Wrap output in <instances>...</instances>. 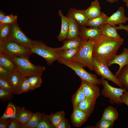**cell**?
I'll list each match as a JSON object with an SVG mask.
<instances>
[{"instance_id": "20", "label": "cell", "mask_w": 128, "mask_h": 128, "mask_svg": "<svg viewBox=\"0 0 128 128\" xmlns=\"http://www.w3.org/2000/svg\"><path fill=\"white\" fill-rule=\"evenodd\" d=\"M96 100L94 99L86 98L76 107L82 110L90 116L93 112Z\"/></svg>"}, {"instance_id": "17", "label": "cell", "mask_w": 128, "mask_h": 128, "mask_svg": "<svg viewBox=\"0 0 128 128\" xmlns=\"http://www.w3.org/2000/svg\"><path fill=\"white\" fill-rule=\"evenodd\" d=\"M101 35L98 27L87 28L82 26L81 28L79 36L82 39L94 40Z\"/></svg>"}, {"instance_id": "12", "label": "cell", "mask_w": 128, "mask_h": 128, "mask_svg": "<svg viewBox=\"0 0 128 128\" xmlns=\"http://www.w3.org/2000/svg\"><path fill=\"white\" fill-rule=\"evenodd\" d=\"M117 64L119 66V68L115 74L117 77L122 69L128 64V48H125L122 52L120 54L116 55L114 58L107 64L108 67L114 64Z\"/></svg>"}, {"instance_id": "21", "label": "cell", "mask_w": 128, "mask_h": 128, "mask_svg": "<svg viewBox=\"0 0 128 128\" xmlns=\"http://www.w3.org/2000/svg\"><path fill=\"white\" fill-rule=\"evenodd\" d=\"M84 11L89 19L98 17L102 13L100 4L98 0L93 1L90 6Z\"/></svg>"}, {"instance_id": "36", "label": "cell", "mask_w": 128, "mask_h": 128, "mask_svg": "<svg viewBox=\"0 0 128 128\" xmlns=\"http://www.w3.org/2000/svg\"><path fill=\"white\" fill-rule=\"evenodd\" d=\"M55 128L50 121L47 115L43 114L36 128Z\"/></svg>"}, {"instance_id": "35", "label": "cell", "mask_w": 128, "mask_h": 128, "mask_svg": "<svg viewBox=\"0 0 128 128\" xmlns=\"http://www.w3.org/2000/svg\"><path fill=\"white\" fill-rule=\"evenodd\" d=\"M31 90L28 77H24L17 88L16 94H19Z\"/></svg>"}, {"instance_id": "19", "label": "cell", "mask_w": 128, "mask_h": 128, "mask_svg": "<svg viewBox=\"0 0 128 128\" xmlns=\"http://www.w3.org/2000/svg\"><path fill=\"white\" fill-rule=\"evenodd\" d=\"M33 113L24 107L17 106L15 118L21 124L23 125L27 123L31 118Z\"/></svg>"}, {"instance_id": "31", "label": "cell", "mask_w": 128, "mask_h": 128, "mask_svg": "<svg viewBox=\"0 0 128 128\" xmlns=\"http://www.w3.org/2000/svg\"><path fill=\"white\" fill-rule=\"evenodd\" d=\"M16 107L12 103L9 102L4 114L0 119L15 118Z\"/></svg>"}, {"instance_id": "39", "label": "cell", "mask_w": 128, "mask_h": 128, "mask_svg": "<svg viewBox=\"0 0 128 128\" xmlns=\"http://www.w3.org/2000/svg\"><path fill=\"white\" fill-rule=\"evenodd\" d=\"M13 93L0 88V99L3 101L11 100L13 97Z\"/></svg>"}, {"instance_id": "26", "label": "cell", "mask_w": 128, "mask_h": 128, "mask_svg": "<svg viewBox=\"0 0 128 128\" xmlns=\"http://www.w3.org/2000/svg\"><path fill=\"white\" fill-rule=\"evenodd\" d=\"M82 41V39L79 36L77 37L67 40L63 42L61 46L64 50L80 47Z\"/></svg>"}, {"instance_id": "22", "label": "cell", "mask_w": 128, "mask_h": 128, "mask_svg": "<svg viewBox=\"0 0 128 128\" xmlns=\"http://www.w3.org/2000/svg\"><path fill=\"white\" fill-rule=\"evenodd\" d=\"M118 116V114L117 109L113 107L109 106L104 110L101 119L106 120L114 123Z\"/></svg>"}, {"instance_id": "9", "label": "cell", "mask_w": 128, "mask_h": 128, "mask_svg": "<svg viewBox=\"0 0 128 128\" xmlns=\"http://www.w3.org/2000/svg\"><path fill=\"white\" fill-rule=\"evenodd\" d=\"M8 40L15 41L30 48L34 41V40L30 39L23 33L19 26L17 21L12 24L11 32Z\"/></svg>"}, {"instance_id": "24", "label": "cell", "mask_w": 128, "mask_h": 128, "mask_svg": "<svg viewBox=\"0 0 128 128\" xmlns=\"http://www.w3.org/2000/svg\"><path fill=\"white\" fill-rule=\"evenodd\" d=\"M23 77L20 72L18 71L12 72L8 78L16 94V91L20 82Z\"/></svg>"}, {"instance_id": "32", "label": "cell", "mask_w": 128, "mask_h": 128, "mask_svg": "<svg viewBox=\"0 0 128 128\" xmlns=\"http://www.w3.org/2000/svg\"><path fill=\"white\" fill-rule=\"evenodd\" d=\"M42 75H36L27 77L31 90H33L41 86L42 82Z\"/></svg>"}, {"instance_id": "5", "label": "cell", "mask_w": 128, "mask_h": 128, "mask_svg": "<svg viewBox=\"0 0 128 128\" xmlns=\"http://www.w3.org/2000/svg\"><path fill=\"white\" fill-rule=\"evenodd\" d=\"M11 57L16 64L18 71L24 77L42 75L46 69L45 67L34 65L30 61L29 58L17 57Z\"/></svg>"}, {"instance_id": "2", "label": "cell", "mask_w": 128, "mask_h": 128, "mask_svg": "<svg viewBox=\"0 0 128 128\" xmlns=\"http://www.w3.org/2000/svg\"><path fill=\"white\" fill-rule=\"evenodd\" d=\"M33 53H35L42 57L49 65H51L54 61L60 58L64 50L61 47L52 48L46 45L43 42L34 40L33 45L30 47Z\"/></svg>"}, {"instance_id": "18", "label": "cell", "mask_w": 128, "mask_h": 128, "mask_svg": "<svg viewBox=\"0 0 128 128\" xmlns=\"http://www.w3.org/2000/svg\"><path fill=\"white\" fill-rule=\"evenodd\" d=\"M0 65L11 72L18 71L12 58L1 52H0Z\"/></svg>"}, {"instance_id": "38", "label": "cell", "mask_w": 128, "mask_h": 128, "mask_svg": "<svg viewBox=\"0 0 128 128\" xmlns=\"http://www.w3.org/2000/svg\"><path fill=\"white\" fill-rule=\"evenodd\" d=\"M0 88L15 93L14 89L8 80L0 76Z\"/></svg>"}, {"instance_id": "33", "label": "cell", "mask_w": 128, "mask_h": 128, "mask_svg": "<svg viewBox=\"0 0 128 128\" xmlns=\"http://www.w3.org/2000/svg\"><path fill=\"white\" fill-rule=\"evenodd\" d=\"M86 97L80 87L73 95L71 100L73 108L76 107L82 101L86 98Z\"/></svg>"}, {"instance_id": "16", "label": "cell", "mask_w": 128, "mask_h": 128, "mask_svg": "<svg viewBox=\"0 0 128 128\" xmlns=\"http://www.w3.org/2000/svg\"><path fill=\"white\" fill-rule=\"evenodd\" d=\"M116 27L115 25L105 23L98 28L101 35L111 38L121 39L122 38L117 32Z\"/></svg>"}, {"instance_id": "40", "label": "cell", "mask_w": 128, "mask_h": 128, "mask_svg": "<svg viewBox=\"0 0 128 128\" xmlns=\"http://www.w3.org/2000/svg\"><path fill=\"white\" fill-rule=\"evenodd\" d=\"M17 16L12 14L6 15L0 25L4 24H12L17 21Z\"/></svg>"}, {"instance_id": "27", "label": "cell", "mask_w": 128, "mask_h": 128, "mask_svg": "<svg viewBox=\"0 0 128 128\" xmlns=\"http://www.w3.org/2000/svg\"><path fill=\"white\" fill-rule=\"evenodd\" d=\"M47 116L52 125L55 128H56L59 122L65 118V113L63 111H62L47 115Z\"/></svg>"}, {"instance_id": "47", "label": "cell", "mask_w": 128, "mask_h": 128, "mask_svg": "<svg viewBox=\"0 0 128 128\" xmlns=\"http://www.w3.org/2000/svg\"><path fill=\"white\" fill-rule=\"evenodd\" d=\"M6 15L5 13L1 10H0V23H1L2 22Z\"/></svg>"}, {"instance_id": "48", "label": "cell", "mask_w": 128, "mask_h": 128, "mask_svg": "<svg viewBox=\"0 0 128 128\" xmlns=\"http://www.w3.org/2000/svg\"><path fill=\"white\" fill-rule=\"evenodd\" d=\"M107 1L111 3H113L117 1L118 0H106Z\"/></svg>"}, {"instance_id": "1", "label": "cell", "mask_w": 128, "mask_h": 128, "mask_svg": "<svg viewBox=\"0 0 128 128\" xmlns=\"http://www.w3.org/2000/svg\"><path fill=\"white\" fill-rule=\"evenodd\" d=\"M93 41V57L107 64L116 55L124 41L122 38L114 39L101 35Z\"/></svg>"}, {"instance_id": "45", "label": "cell", "mask_w": 128, "mask_h": 128, "mask_svg": "<svg viewBox=\"0 0 128 128\" xmlns=\"http://www.w3.org/2000/svg\"><path fill=\"white\" fill-rule=\"evenodd\" d=\"M122 101L128 106V92L126 90L123 92V95L121 97Z\"/></svg>"}, {"instance_id": "8", "label": "cell", "mask_w": 128, "mask_h": 128, "mask_svg": "<svg viewBox=\"0 0 128 128\" xmlns=\"http://www.w3.org/2000/svg\"><path fill=\"white\" fill-rule=\"evenodd\" d=\"M93 70L101 78L110 81L120 88H123V85L117 77L110 70L107 64L93 57Z\"/></svg>"}, {"instance_id": "15", "label": "cell", "mask_w": 128, "mask_h": 128, "mask_svg": "<svg viewBox=\"0 0 128 128\" xmlns=\"http://www.w3.org/2000/svg\"><path fill=\"white\" fill-rule=\"evenodd\" d=\"M58 13L61 18V26L60 33L57 37L59 41H64L67 38L69 28V20L68 17L64 16L61 10H59Z\"/></svg>"}, {"instance_id": "28", "label": "cell", "mask_w": 128, "mask_h": 128, "mask_svg": "<svg viewBox=\"0 0 128 128\" xmlns=\"http://www.w3.org/2000/svg\"><path fill=\"white\" fill-rule=\"evenodd\" d=\"M43 114L39 112L33 113L28 121L23 125V128H36Z\"/></svg>"}, {"instance_id": "23", "label": "cell", "mask_w": 128, "mask_h": 128, "mask_svg": "<svg viewBox=\"0 0 128 128\" xmlns=\"http://www.w3.org/2000/svg\"><path fill=\"white\" fill-rule=\"evenodd\" d=\"M69 20V27L67 40L79 36L80 30L79 25L77 22L71 17L68 16Z\"/></svg>"}, {"instance_id": "6", "label": "cell", "mask_w": 128, "mask_h": 128, "mask_svg": "<svg viewBox=\"0 0 128 128\" xmlns=\"http://www.w3.org/2000/svg\"><path fill=\"white\" fill-rule=\"evenodd\" d=\"M59 63L64 64L73 70L81 79L89 82L99 85L101 84L100 79H98L96 75L86 71L83 66L77 62L72 61H66L60 58L57 60Z\"/></svg>"}, {"instance_id": "25", "label": "cell", "mask_w": 128, "mask_h": 128, "mask_svg": "<svg viewBox=\"0 0 128 128\" xmlns=\"http://www.w3.org/2000/svg\"><path fill=\"white\" fill-rule=\"evenodd\" d=\"M109 16L104 12L102 13L98 17L89 19L86 24L90 27H99L105 24L106 19Z\"/></svg>"}, {"instance_id": "11", "label": "cell", "mask_w": 128, "mask_h": 128, "mask_svg": "<svg viewBox=\"0 0 128 128\" xmlns=\"http://www.w3.org/2000/svg\"><path fill=\"white\" fill-rule=\"evenodd\" d=\"M128 20V17L124 15V9L122 6L119 7L117 10L107 19L105 23L115 26L126 23Z\"/></svg>"}, {"instance_id": "44", "label": "cell", "mask_w": 128, "mask_h": 128, "mask_svg": "<svg viewBox=\"0 0 128 128\" xmlns=\"http://www.w3.org/2000/svg\"><path fill=\"white\" fill-rule=\"evenodd\" d=\"M10 119H0V128H8Z\"/></svg>"}, {"instance_id": "3", "label": "cell", "mask_w": 128, "mask_h": 128, "mask_svg": "<svg viewBox=\"0 0 128 128\" xmlns=\"http://www.w3.org/2000/svg\"><path fill=\"white\" fill-rule=\"evenodd\" d=\"M93 41L92 39H82L81 45L74 57L70 61L78 63L84 67L93 70L92 53Z\"/></svg>"}, {"instance_id": "37", "label": "cell", "mask_w": 128, "mask_h": 128, "mask_svg": "<svg viewBox=\"0 0 128 128\" xmlns=\"http://www.w3.org/2000/svg\"><path fill=\"white\" fill-rule=\"evenodd\" d=\"M114 125V122L106 120L100 119L94 126H88L87 128H110Z\"/></svg>"}, {"instance_id": "29", "label": "cell", "mask_w": 128, "mask_h": 128, "mask_svg": "<svg viewBox=\"0 0 128 128\" xmlns=\"http://www.w3.org/2000/svg\"><path fill=\"white\" fill-rule=\"evenodd\" d=\"M117 77L124 89H128V64L122 69Z\"/></svg>"}, {"instance_id": "14", "label": "cell", "mask_w": 128, "mask_h": 128, "mask_svg": "<svg viewBox=\"0 0 128 128\" xmlns=\"http://www.w3.org/2000/svg\"><path fill=\"white\" fill-rule=\"evenodd\" d=\"M68 16L73 18L82 27L86 25L89 19L84 10H78L73 8L70 9Z\"/></svg>"}, {"instance_id": "50", "label": "cell", "mask_w": 128, "mask_h": 128, "mask_svg": "<svg viewBox=\"0 0 128 128\" xmlns=\"http://www.w3.org/2000/svg\"><path fill=\"white\" fill-rule=\"evenodd\" d=\"M123 0V1H124V2H126L128 1V0Z\"/></svg>"}, {"instance_id": "4", "label": "cell", "mask_w": 128, "mask_h": 128, "mask_svg": "<svg viewBox=\"0 0 128 128\" xmlns=\"http://www.w3.org/2000/svg\"><path fill=\"white\" fill-rule=\"evenodd\" d=\"M0 52L11 57L28 58L33 54L30 48L9 40L0 43Z\"/></svg>"}, {"instance_id": "42", "label": "cell", "mask_w": 128, "mask_h": 128, "mask_svg": "<svg viewBox=\"0 0 128 128\" xmlns=\"http://www.w3.org/2000/svg\"><path fill=\"white\" fill-rule=\"evenodd\" d=\"M70 127L69 121L64 118L59 123L56 128H69Z\"/></svg>"}, {"instance_id": "7", "label": "cell", "mask_w": 128, "mask_h": 128, "mask_svg": "<svg viewBox=\"0 0 128 128\" xmlns=\"http://www.w3.org/2000/svg\"><path fill=\"white\" fill-rule=\"evenodd\" d=\"M103 88L101 90L102 95L109 99L110 102L112 104H120L123 103L121 97L126 90L123 88H117L110 85L107 81L101 78L100 79Z\"/></svg>"}, {"instance_id": "34", "label": "cell", "mask_w": 128, "mask_h": 128, "mask_svg": "<svg viewBox=\"0 0 128 128\" xmlns=\"http://www.w3.org/2000/svg\"><path fill=\"white\" fill-rule=\"evenodd\" d=\"M79 47L64 50L61 54L60 58L65 61H70L76 54Z\"/></svg>"}, {"instance_id": "41", "label": "cell", "mask_w": 128, "mask_h": 128, "mask_svg": "<svg viewBox=\"0 0 128 128\" xmlns=\"http://www.w3.org/2000/svg\"><path fill=\"white\" fill-rule=\"evenodd\" d=\"M23 125L20 123L15 118L10 119L8 128H23Z\"/></svg>"}, {"instance_id": "49", "label": "cell", "mask_w": 128, "mask_h": 128, "mask_svg": "<svg viewBox=\"0 0 128 128\" xmlns=\"http://www.w3.org/2000/svg\"><path fill=\"white\" fill-rule=\"evenodd\" d=\"M126 5L128 8V0L125 2Z\"/></svg>"}, {"instance_id": "46", "label": "cell", "mask_w": 128, "mask_h": 128, "mask_svg": "<svg viewBox=\"0 0 128 128\" xmlns=\"http://www.w3.org/2000/svg\"><path fill=\"white\" fill-rule=\"evenodd\" d=\"M119 26L116 27L117 30H123L126 31L127 32L128 35V25H124L122 24L119 25Z\"/></svg>"}, {"instance_id": "43", "label": "cell", "mask_w": 128, "mask_h": 128, "mask_svg": "<svg viewBox=\"0 0 128 128\" xmlns=\"http://www.w3.org/2000/svg\"><path fill=\"white\" fill-rule=\"evenodd\" d=\"M12 72L0 65V76L7 79Z\"/></svg>"}, {"instance_id": "10", "label": "cell", "mask_w": 128, "mask_h": 128, "mask_svg": "<svg viewBox=\"0 0 128 128\" xmlns=\"http://www.w3.org/2000/svg\"><path fill=\"white\" fill-rule=\"evenodd\" d=\"M81 80L80 87L86 97L96 100L100 95L99 88L97 84L84 80Z\"/></svg>"}, {"instance_id": "13", "label": "cell", "mask_w": 128, "mask_h": 128, "mask_svg": "<svg viewBox=\"0 0 128 128\" xmlns=\"http://www.w3.org/2000/svg\"><path fill=\"white\" fill-rule=\"evenodd\" d=\"M89 116L80 109L73 108L71 115L72 124L75 127H80L87 120Z\"/></svg>"}, {"instance_id": "30", "label": "cell", "mask_w": 128, "mask_h": 128, "mask_svg": "<svg viewBox=\"0 0 128 128\" xmlns=\"http://www.w3.org/2000/svg\"><path fill=\"white\" fill-rule=\"evenodd\" d=\"M12 24L0 25V43L5 41L8 39Z\"/></svg>"}]
</instances>
